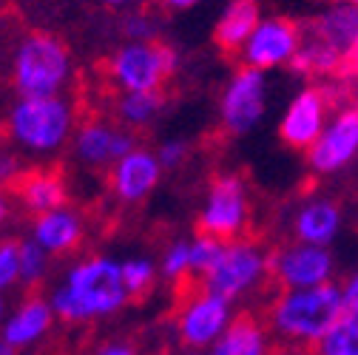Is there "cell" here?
I'll return each instance as SVG.
<instances>
[{"label":"cell","mask_w":358,"mask_h":355,"mask_svg":"<svg viewBox=\"0 0 358 355\" xmlns=\"http://www.w3.org/2000/svg\"><path fill=\"white\" fill-rule=\"evenodd\" d=\"M128 290L122 282V264L111 259H88L69 270L66 282L52 296L55 316L66 321L100 319L125 304Z\"/></svg>","instance_id":"obj_1"},{"label":"cell","mask_w":358,"mask_h":355,"mask_svg":"<svg viewBox=\"0 0 358 355\" xmlns=\"http://www.w3.org/2000/svg\"><path fill=\"white\" fill-rule=\"evenodd\" d=\"M347 313L344 290L338 284H322L307 290H285L273 304V330L296 344H319L324 333Z\"/></svg>","instance_id":"obj_2"},{"label":"cell","mask_w":358,"mask_h":355,"mask_svg":"<svg viewBox=\"0 0 358 355\" xmlns=\"http://www.w3.org/2000/svg\"><path fill=\"white\" fill-rule=\"evenodd\" d=\"M69 77V52L52 34H29L15 57V82L23 97H55Z\"/></svg>","instance_id":"obj_3"},{"label":"cell","mask_w":358,"mask_h":355,"mask_svg":"<svg viewBox=\"0 0 358 355\" xmlns=\"http://www.w3.org/2000/svg\"><path fill=\"white\" fill-rule=\"evenodd\" d=\"M71 128V111L57 97H23L9 119L12 137L31 151H55Z\"/></svg>","instance_id":"obj_4"},{"label":"cell","mask_w":358,"mask_h":355,"mask_svg":"<svg viewBox=\"0 0 358 355\" xmlns=\"http://www.w3.org/2000/svg\"><path fill=\"white\" fill-rule=\"evenodd\" d=\"M267 268H271V259L253 242H245V239L225 242L219 261L202 276V290L236 301L262 282Z\"/></svg>","instance_id":"obj_5"},{"label":"cell","mask_w":358,"mask_h":355,"mask_svg":"<svg viewBox=\"0 0 358 355\" xmlns=\"http://www.w3.org/2000/svg\"><path fill=\"white\" fill-rule=\"evenodd\" d=\"M111 77L125 92H159L176 68L173 49L162 43H128L111 57Z\"/></svg>","instance_id":"obj_6"},{"label":"cell","mask_w":358,"mask_h":355,"mask_svg":"<svg viewBox=\"0 0 358 355\" xmlns=\"http://www.w3.org/2000/svg\"><path fill=\"white\" fill-rule=\"evenodd\" d=\"M248 228V191L245 182L234 173L216 176L205 208L199 213V231L222 242H234Z\"/></svg>","instance_id":"obj_7"},{"label":"cell","mask_w":358,"mask_h":355,"mask_svg":"<svg viewBox=\"0 0 358 355\" xmlns=\"http://www.w3.org/2000/svg\"><path fill=\"white\" fill-rule=\"evenodd\" d=\"M304 43V29L290 17H262L242 49V63L259 71L290 66Z\"/></svg>","instance_id":"obj_8"},{"label":"cell","mask_w":358,"mask_h":355,"mask_svg":"<svg viewBox=\"0 0 358 355\" xmlns=\"http://www.w3.org/2000/svg\"><path fill=\"white\" fill-rule=\"evenodd\" d=\"M355 157H358V106H344L327 119L322 137L307 151V165L313 173L327 176L344 171Z\"/></svg>","instance_id":"obj_9"},{"label":"cell","mask_w":358,"mask_h":355,"mask_svg":"<svg viewBox=\"0 0 358 355\" xmlns=\"http://www.w3.org/2000/svg\"><path fill=\"white\" fill-rule=\"evenodd\" d=\"M231 324H234L231 301L208 290L191 296L176 319L179 338H182L188 349H196V352L205 347H213Z\"/></svg>","instance_id":"obj_10"},{"label":"cell","mask_w":358,"mask_h":355,"mask_svg":"<svg viewBox=\"0 0 358 355\" xmlns=\"http://www.w3.org/2000/svg\"><path fill=\"white\" fill-rule=\"evenodd\" d=\"M264 103H267L264 71L245 66L231 77L225 94H222V122H225V128L234 137L250 134L264 117Z\"/></svg>","instance_id":"obj_11"},{"label":"cell","mask_w":358,"mask_h":355,"mask_svg":"<svg viewBox=\"0 0 358 355\" xmlns=\"http://www.w3.org/2000/svg\"><path fill=\"white\" fill-rule=\"evenodd\" d=\"M271 268L273 276L285 284V290H307L330 284L336 273V261L333 253L322 245L296 242L271 259Z\"/></svg>","instance_id":"obj_12"},{"label":"cell","mask_w":358,"mask_h":355,"mask_svg":"<svg viewBox=\"0 0 358 355\" xmlns=\"http://www.w3.org/2000/svg\"><path fill=\"white\" fill-rule=\"evenodd\" d=\"M330 114V97L327 88L322 85H307L290 100L285 108V117L279 122V134L290 148L310 151L313 143L322 137V131L327 125Z\"/></svg>","instance_id":"obj_13"},{"label":"cell","mask_w":358,"mask_h":355,"mask_svg":"<svg viewBox=\"0 0 358 355\" xmlns=\"http://www.w3.org/2000/svg\"><path fill=\"white\" fill-rule=\"evenodd\" d=\"M159 168L162 165L154 154L137 151V148H134L128 157L117 159V165L111 171V185H114L117 196L125 202H137V199L148 196L159 180Z\"/></svg>","instance_id":"obj_14"},{"label":"cell","mask_w":358,"mask_h":355,"mask_svg":"<svg viewBox=\"0 0 358 355\" xmlns=\"http://www.w3.org/2000/svg\"><path fill=\"white\" fill-rule=\"evenodd\" d=\"M262 23V9L259 0H231L225 12L219 15L213 37L219 43V49L225 52H242L256 26Z\"/></svg>","instance_id":"obj_15"},{"label":"cell","mask_w":358,"mask_h":355,"mask_svg":"<svg viewBox=\"0 0 358 355\" xmlns=\"http://www.w3.org/2000/svg\"><path fill=\"white\" fill-rule=\"evenodd\" d=\"M338 228H341V210H338V205L333 199L307 202L296 213V222H293V231H296L299 242L322 245V247H327L338 236Z\"/></svg>","instance_id":"obj_16"},{"label":"cell","mask_w":358,"mask_h":355,"mask_svg":"<svg viewBox=\"0 0 358 355\" xmlns=\"http://www.w3.org/2000/svg\"><path fill=\"white\" fill-rule=\"evenodd\" d=\"M307 31L333 43L336 49L347 55L358 37V6L350 3V0H333L327 9H322V15L313 20Z\"/></svg>","instance_id":"obj_17"},{"label":"cell","mask_w":358,"mask_h":355,"mask_svg":"<svg viewBox=\"0 0 358 355\" xmlns=\"http://www.w3.org/2000/svg\"><path fill=\"white\" fill-rule=\"evenodd\" d=\"M52 316H55L52 304L40 301V298H31V301L20 304L15 313L3 321V338H6L15 349L29 347V344H34L37 338H43V335L49 333Z\"/></svg>","instance_id":"obj_18"},{"label":"cell","mask_w":358,"mask_h":355,"mask_svg":"<svg viewBox=\"0 0 358 355\" xmlns=\"http://www.w3.org/2000/svg\"><path fill=\"white\" fill-rule=\"evenodd\" d=\"M344 66H347V55L341 49H336L333 43L310 34V31H304V43L290 63V68L301 77H330V74L344 71Z\"/></svg>","instance_id":"obj_19"},{"label":"cell","mask_w":358,"mask_h":355,"mask_svg":"<svg viewBox=\"0 0 358 355\" xmlns=\"http://www.w3.org/2000/svg\"><path fill=\"white\" fill-rule=\"evenodd\" d=\"M83 225L77 213L71 210H49V213H40L37 216V225H34V242L40 247H46L49 253H66L80 242Z\"/></svg>","instance_id":"obj_20"},{"label":"cell","mask_w":358,"mask_h":355,"mask_svg":"<svg viewBox=\"0 0 358 355\" xmlns=\"http://www.w3.org/2000/svg\"><path fill=\"white\" fill-rule=\"evenodd\" d=\"M210 355H267V335L250 316L234 319L225 335L210 347Z\"/></svg>","instance_id":"obj_21"},{"label":"cell","mask_w":358,"mask_h":355,"mask_svg":"<svg viewBox=\"0 0 358 355\" xmlns=\"http://www.w3.org/2000/svg\"><path fill=\"white\" fill-rule=\"evenodd\" d=\"M17 194H20V199L26 202V208L34 210V213L57 210V208L63 205V199H66L63 182L57 180L55 173H49V171H37V173L20 176Z\"/></svg>","instance_id":"obj_22"},{"label":"cell","mask_w":358,"mask_h":355,"mask_svg":"<svg viewBox=\"0 0 358 355\" xmlns=\"http://www.w3.org/2000/svg\"><path fill=\"white\" fill-rule=\"evenodd\" d=\"M117 134L120 128H111L106 122H88L77 134V154L88 165H103L108 159H117Z\"/></svg>","instance_id":"obj_23"},{"label":"cell","mask_w":358,"mask_h":355,"mask_svg":"<svg viewBox=\"0 0 358 355\" xmlns=\"http://www.w3.org/2000/svg\"><path fill=\"white\" fill-rule=\"evenodd\" d=\"M316 355H358V319L344 313L316 344Z\"/></svg>","instance_id":"obj_24"},{"label":"cell","mask_w":358,"mask_h":355,"mask_svg":"<svg viewBox=\"0 0 358 355\" xmlns=\"http://www.w3.org/2000/svg\"><path fill=\"white\" fill-rule=\"evenodd\" d=\"M162 108V94L159 92H128L122 100H120V117L140 128V125H148Z\"/></svg>","instance_id":"obj_25"},{"label":"cell","mask_w":358,"mask_h":355,"mask_svg":"<svg viewBox=\"0 0 358 355\" xmlns=\"http://www.w3.org/2000/svg\"><path fill=\"white\" fill-rule=\"evenodd\" d=\"M49 270V250L40 247L37 242H23L20 245V282L23 284H37Z\"/></svg>","instance_id":"obj_26"},{"label":"cell","mask_w":358,"mask_h":355,"mask_svg":"<svg viewBox=\"0 0 358 355\" xmlns=\"http://www.w3.org/2000/svg\"><path fill=\"white\" fill-rule=\"evenodd\" d=\"M222 247H225V242H222V239L208 236V233H199V236L191 242V273L205 276V273L213 268V264L219 261Z\"/></svg>","instance_id":"obj_27"},{"label":"cell","mask_w":358,"mask_h":355,"mask_svg":"<svg viewBox=\"0 0 358 355\" xmlns=\"http://www.w3.org/2000/svg\"><path fill=\"white\" fill-rule=\"evenodd\" d=\"M122 282L128 296H143L154 282V264L148 259H128L122 264Z\"/></svg>","instance_id":"obj_28"},{"label":"cell","mask_w":358,"mask_h":355,"mask_svg":"<svg viewBox=\"0 0 358 355\" xmlns=\"http://www.w3.org/2000/svg\"><path fill=\"white\" fill-rule=\"evenodd\" d=\"M191 273V242H176L168 247L162 259V276L168 279H182Z\"/></svg>","instance_id":"obj_29"},{"label":"cell","mask_w":358,"mask_h":355,"mask_svg":"<svg viewBox=\"0 0 358 355\" xmlns=\"http://www.w3.org/2000/svg\"><path fill=\"white\" fill-rule=\"evenodd\" d=\"M20 279V245H0V293Z\"/></svg>","instance_id":"obj_30"},{"label":"cell","mask_w":358,"mask_h":355,"mask_svg":"<svg viewBox=\"0 0 358 355\" xmlns=\"http://www.w3.org/2000/svg\"><path fill=\"white\" fill-rule=\"evenodd\" d=\"M125 34L131 37V43H151L157 34V23L148 15H131L125 20Z\"/></svg>","instance_id":"obj_31"},{"label":"cell","mask_w":358,"mask_h":355,"mask_svg":"<svg viewBox=\"0 0 358 355\" xmlns=\"http://www.w3.org/2000/svg\"><path fill=\"white\" fill-rule=\"evenodd\" d=\"M185 157H188V145H185L182 140H171V143H165V145L159 148V154H157V159H159L162 168H176Z\"/></svg>","instance_id":"obj_32"},{"label":"cell","mask_w":358,"mask_h":355,"mask_svg":"<svg viewBox=\"0 0 358 355\" xmlns=\"http://www.w3.org/2000/svg\"><path fill=\"white\" fill-rule=\"evenodd\" d=\"M341 290H344V310H347L350 316L358 319V270L347 279V284Z\"/></svg>","instance_id":"obj_33"},{"label":"cell","mask_w":358,"mask_h":355,"mask_svg":"<svg viewBox=\"0 0 358 355\" xmlns=\"http://www.w3.org/2000/svg\"><path fill=\"white\" fill-rule=\"evenodd\" d=\"M17 173H20L17 159L12 154H6V151H0V182H12Z\"/></svg>","instance_id":"obj_34"},{"label":"cell","mask_w":358,"mask_h":355,"mask_svg":"<svg viewBox=\"0 0 358 355\" xmlns=\"http://www.w3.org/2000/svg\"><path fill=\"white\" fill-rule=\"evenodd\" d=\"M97 355H137L128 344H108V347H103Z\"/></svg>","instance_id":"obj_35"},{"label":"cell","mask_w":358,"mask_h":355,"mask_svg":"<svg viewBox=\"0 0 358 355\" xmlns=\"http://www.w3.org/2000/svg\"><path fill=\"white\" fill-rule=\"evenodd\" d=\"M344 68L358 77V37H355V43H352V49L347 52V66H344Z\"/></svg>","instance_id":"obj_36"},{"label":"cell","mask_w":358,"mask_h":355,"mask_svg":"<svg viewBox=\"0 0 358 355\" xmlns=\"http://www.w3.org/2000/svg\"><path fill=\"white\" fill-rule=\"evenodd\" d=\"M159 3H165V6H171V9H191V6L199 3V0H159Z\"/></svg>","instance_id":"obj_37"},{"label":"cell","mask_w":358,"mask_h":355,"mask_svg":"<svg viewBox=\"0 0 358 355\" xmlns=\"http://www.w3.org/2000/svg\"><path fill=\"white\" fill-rule=\"evenodd\" d=\"M0 355H15V347H12L3 335H0Z\"/></svg>","instance_id":"obj_38"},{"label":"cell","mask_w":358,"mask_h":355,"mask_svg":"<svg viewBox=\"0 0 358 355\" xmlns=\"http://www.w3.org/2000/svg\"><path fill=\"white\" fill-rule=\"evenodd\" d=\"M6 213H9V205H6V199H3V196H0V222L6 219Z\"/></svg>","instance_id":"obj_39"},{"label":"cell","mask_w":358,"mask_h":355,"mask_svg":"<svg viewBox=\"0 0 358 355\" xmlns=\"http://www.w3.org/2000/svg\"><path fill=\"white\" fill-rule=\"evenodd\" d=\"M108 6H125V3H131V0H106Z\"/></svg>","instance_id":"obj_40"},{"label":"cell","mask_w":358,"mask_h":355,"mask_svg":"<svg viewBox=\"0 0 358 355\" xmlns=\"http://www.w3.org/2000/svg\"><path fill=\"white\" fill-rule=\"evenodd\" d=\"M3 313H6V304H3V296H0V321H3Z\"/></svg>","instance_id":"obj_41"},{"label":"cell","mask_w":358,"mask_h":355,"mask_svg":"<svg viewBox=\"0 0 358 355\" xmlns=\"http://www.w3.org/2000/svg\"><path fill=\"white\" fill-rule=\"evenodd\" d=\"M350 3H355V6H358V0H350Z\"/></svg>","instance_id":"obj_42"}]
</instances>
